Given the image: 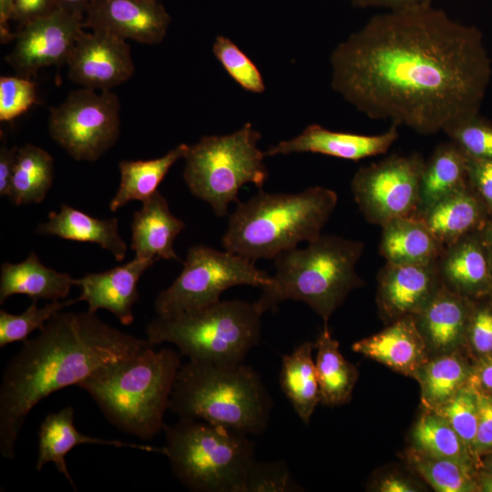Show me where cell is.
<instances>
[{
    "label": "cell",
    "mask_w": 492,
    "mask_h": 492,
    "mask_svg": "<svg viewBox=\"0 0 492 492\" xmlns=\"http://www.w3.org/2000/svg\"><path fill=\"white\" fill-rule=\"evenodd\" d=\"M425 164L419 153L394 154L359 168L351 189L364 219L382 227L396 218L416 216Z\"/></svg>",
    "instance_id": "7c38bea8"
},
{
    "label": "cell",
    "mask_w": 492,
    "mask_h": 492,
    "mask_svg": "<svg viewBox=\"0 0 492 492\" xmlns=\"http://www.w3.org/2000/svg\"><path fill=\"white\" fill-rule=\"evenodd\" d=\"M438 269L442 283L462 296L492 288V265L480 230L445 248Z\"/></svg>",
    "instance_id": "ffe728a7"
},
{
    "label": "cell",
    "mask_w": 492,
    "mask_h": 492,
    "mask_svg": "<svg viewBox=\"0 0 492 492\" xmlns=\"http://www.w3.org/2000/svg\"><path fill=\"white\" fill-rule=\"evenodd\" d=\"M433 412L444 417L468 450L473 451L478 422L477 395L474 387H462Z\"/></svg>",
    "instance_id": "74e56055"
},
{
    "label": "cell",
    "mask_w": 492,
    "mask_h": 492,
    "mask_svg": "<svg viewBox=\"0 0 492 492\" xmlns=\"http://www.w3.org/2000/svg\"><path fill=\"white\" fill-rule=\"evenodd\" d=\"M190 145L181 143L160 158L148 160H123L118 164L120 182L110 200L109 209L116 211L131 200L144 201L150 198L170 168L184 159Z\"/></svg>",
    "instance_id": "f546056e"
},
{
    "label": "cell",
    "mask_w": 492,
    "mask_h": 492,
    "mask_svg": "<svg viewBox=\"0 0 492 492\" xmlns=\"http://www.w3.org/2000/svg\"><path fill=\"white\" fill-rule=\"evenodd\" d=\"M12 1L13 0H0V38L2 43L15 40V34L12 35L8 27Z\"/></svg>",
    "instance_id": "f907efd6"
},
{
    "label": "cell",
    "mask_w": 492,
    "mask_h": 492,
    "mask_svg": "<svg viewBox=\"0 0 492 492\" xmlns=\"http://www.w3.org/2000/svg\"><path fill=\"white\" fill-rule=\"evenodd\" d=\"M84 19L63 9L20 26L6 62L21 76L30 77L38 69L67 64L83 31Z\"/></svg>",
    "instance_id": "4fadbf2b"
},
{
    "label": "cell",
    "mask_w": 492,
    "mask_h": 492,
    "mask_svg": "<svg viewBox=\"0 0 492 492\" xmlns=\"http://www.w3.org/2000/svg\"><path fill=\"white\" fill-rule=\"evenodd\" d=\"M18 148H8L5 143L0 149V195L8 196Z\"/></svg>",
    "instance_id": "7dc6e473"
},
{
    "label": "cell",
    "mask_w": 492,
    "mask_h": 492,
    "mask_svg": "<svg viewBox=\"0 0 492 492\" xmlns=\"http://www.w3.org/2000/svg\"><path fill=\"white\" fill-rule=\"evenodd\" d=\"M480 234L487 249L492 265V218H489L486 221V223L480 230Z\"/></svg>",
    "instance_id": "f5cc1de1"
},
{
    "label": "cell",
    "mask_w": 492,
    "mask_h": 492,
    "mask_svg": "<svg viewBox=\"0 0 492 492\" xmlns=\"http://www.w3.org/2000/svg\"><path fill=\"white\" fill-rule=\"evenodd\" d=\"M67 64L71 81L98 91L111 90L135 72L127 40L96 31L81 32Z\"/></svg>",
    "instance_id": "5bb4252c"
},
{
    "label": "cell",
    "mask_w": 492,
    "mask_h": 492,
    "mask_svg": "<svg viewBox=\"0 0 492 492\" xmlns=\"http://www.w3.org/2000/svg\"><path fill=\"white\" fill-rule=\"evenodd\" d=\"M261 133L251 123L227 135H209L189 147L183 179L190 192L208 203L218 217L228 214L247 183L261 190L269 171L264 151L258 148Z\"/></svg>",
    "instance_id": "9c48e42d"
},
{
    "label": "cell",
    "mask_w": 492,
    "mask_h": 492,
    "mask_svg": "<svg viewBox=\"0 0 492 492\" xmlns=\"http://www.w3.org/2000/svg\"><path fill=\"white\" fill-rule=\"evenodd\" d=\"M444 132L467 157L492 160V124L480 114L459 121Z\"/></svg>",
    "instance_id": "f35d334b"
},
{
    "label": "cell",
    "mask_w": 492,
    "mask_h": 492,
    "mask_svg": "<svg viewBox=\"0 0 492 492\" xmlns=\"http://www.w3.org/2000/svg\"><path fill=\"white\" fill-rule=\"evenodd\" d=\"M416 471L439 492H468L476 490L469 463L436 457L415 449L410 456Z\"/></svg>",
    "instance_id": "e575fe53"
},
{
    "label": "cell",
    "mask_w": 492,
    "mask_h": 492,
    "mask_svg": "<svg viewBox=\"0 0 492 492\" xmlns=\"http://www.w3.org/2000/svg\"><path fill=\"white\" fill-rule=\"evenodd\" d=\"M54 179V159L45 149L26 144L18 148L8 198L17 206L40 203Z\"/></svg>",
    "instance_id": "1f68e13d"
},
{
    "label": "cell",
    "mask_w": 492,
    "mask_h": 492,
    "mask_svg": "<svg viewBox=\"0 0 492 492\" xmlns=\"http://www.w3.org/2000/svg\"><path fill=\"white\" fill-rule=\"evenodd\" d=\"M78 299L51 301L43 307L37 306V301H32L25 312L13 314L0 311V347L15 342H24L36 329L40 330L56 313L78 302Z\"/></svg>",
    "instance_id": "d590c367"
},
{
    "label": "cell",
    "mask_w": 492,
    "mask_h": 492,
    "mask_svg": "<svg viewBox=\"0 0 492 492\" xmlns=\"http://www.w3.org/2000/svg\"><path fill=\"white\" fill-rule=\"evenodd\" d=\"M378 490L381 492H414L416 491L415 487L407 479L397 477L388 476L384 477L378 486Z\"/></svg>",
    "instance_id": "681fc988"
},
{
    "label": "cell",
    "mask_w": 492,
    "mask_h": 492,
    "mask_svg": "<svg viewBox=\"0 0 492 492\" xmlns=\"http://www.w3.org/2000/svg\"><path fill=\"white\" fill-rule=\"evenodd\" d=\"M471 313L466 297L442 284L415 319L427 347L447 354L461 343Z\"/></svg>",
    "instance_id": "603a6c76"
},
{
    "label": "cell",
    "mask_w": 492,
    "mask_h": 492,
    "mask_svg": "<svg viewBox=\"0 0 492 492\" xmlns=\"http://www.w3.org/2000/svg\"><path fill=\"white\" fill-rule=\"evenodd\" d=\"M273 401L260 374L244 363L188 361L181 364L169 409L179 418L261 435L268 425Z\"/></svg>",
    "instance_id": "8992f818"
},
{
    "label": "cell",
    "mask_w": 492,
    "mask_h": 492,
    "mask_svg": "<svg viewBox=\"0 0 492 492\" xmlns=\"http://www.w3.org/2000/svg\"><path fill=\"white\" fill-rule=\"evenodd\" d=\"M471 386L479 385L485 389L492 390V356L486 358L477 367L475 375H470Z\"/></svg>",
    "instance_id": "c3c4849f"
},
{
    "label": "cell",
    "mask_w": 492,
    "mask_h": 492,
    "mask_svg": "<svg viewBox=\"0 0 492 492\" xmlns=\"http://www.w3.org/2000/svg\"><path fill=\"white\" fill-rule=\"evenodd\" d=\"M416 217L425 221L444 249L481 230L489 219L469 184L436 201Z\"/></svg>",
    "instance_id": "cb8c5ba5"
},
{
    "label": "cell",
    "mask_w": 492,
    "mask_h": 492,
    "mask_svg": "<svg viewBox=\"0 0 492 492\" xmlns=\"http://www.w3.org/2000/svg\"><path fill=\"white\" fill-rule=\"evenodd\" d=\"M155 346L121 332L88 310L58 312L26 339L9 361L0 384V454L15 456V442L30 411L52 393L77 385L98 368Z\"/></svg>",
    "instance_id": "7a4b0ae2"
},
{
    "label": "cell",
    "mask_w": 492,
    "mask_h": 492,
    "mask_svg": "<svg viewBox=\"0 0 492 492\" xmlns=\"http://www.w3.org/2000/svg\"><path fill=\"white\" fill-rule=\"evenodd\" d=\"M164 431V455L189 490L244 492L255 460V445L247 434L192 418H179Z\"/></svg>",
    "instance_id": "52a82bcc"
},
{
    "label": "cell",
    "mask_w": 492,
    "mask_h": 492,
    "mask_svg": "<svg viewBox=\"0 0 492 492\" xmlns=\"http://www.w3.org/2000/svg\"><path fill=\"white\" fill-rule=\"evenodd\" d=\"M467 333L479 354L492 353V309L483 307L471 313Z\"/></svg>",
    "instance_id": "7bdbcfd3"
},
{
    "label": "cell",
    "mask_w": 492,
    "mask_h": 492,
    "mask_svg": "<svg viewBox=\"0 0 492 492\" xmlns=\"http://www.w3.org/2000/svg\"><path fill=\"white\" fill-rule=\"evenodd\" d=\"M84 444L106 445L114 447H130L148 452L164 454V447L127 443L119 440L103 439L78 432L74 425V409L66 406L44 418L38 431V455L36 469L42 470L46 463L55 464L59 473L69 481L73 489L77 487L69 474L65 457L75 446Z\"/></svg>",
    "instance_id": "7402d4cb"
},
{
    "label": "cell",
    "mask_w": 492,
    "mask_h": 492,
    "mask_svg": "<svg viewBox=\"0 0 492 492\" xmlns=\"http://www.w3.org/2000/svg\"><path fill=\"white\" fill-rule=\"evenodd\" d=\"M314 343L304 342L282 359L280 385L300 419L306 425L321 402L313 351Z\"/></svg>",
    "instance_id": "83f0119b"
},
{
    "label": "cell",
    "mask_w": 492,
    "mask_h": 492,
    "mask_svg": "<svg viewBox=\"0 0 492 492\" xmlns=\"http://www.w3.org/2000/svg\"><path fill=\"white\" fill-rule=\"evenodd\" d=\"M467 185L466 154L451 140L441 143L424 167L417 215L436 201Z\"/></svg>",
    "instance_id": "4dcf8cb0"
},
{
    "label": "cell",
    "mask_w": 492,
    "mask_h": 492,
    "mask_svg": "<svg viewBox=\"0 0 492 492\" xmlns=\"http://www.w3.org/2000/svg\"><path fill=\"white\" fill-rule=\"evenodd\" d=\"M364 245L360 241L321 234L303 249L293 248L274 260L275 273L254 302L263 314L287 300L312 308L328 325L349 293L364 285L356 264Z\"/></svg>",
    "instance_id": "5b68a950"
},
{
    "label": "cell",
    "mask_w": 492,
    "mask_h": 492,
    "mask_svg": "<svg viewBox=\"0 0 492 492\" xmlns=\"http://www.w3.org/2000/svg\"><path fill=\"white\" fill-rule=\"evenodd\" d=\"M398 126L391 124L380 134L364 135L333 131L321 125L307 126L296 137L271 146L266 157L292 153H315L337 159L358 161L386 153L399 138Z\"/></svg>",
    "instance_id": "e0dca14e"
},
{
    "label": "cell",
    "mask_w": 492,
    "mask_h": 492,
    "mask_svg": "<svg viewBox=\"0 0 492 492\" xmlns=\"http://www.w3.org/2000/svg\"><path fill=\"white\" fill-rule=\"evenodd\" d=\"M377 305L394 322L417 315L442 286L438 261L428 264L385 262L377 277Z\"/></svg>",
    "instance_id": "2e32d148"
},
{
    "label": "cell",
    "mask_w": 492,
    "mask_h": 492,
    "mask_svg": "<svg viewBox=\"0 0 492 492\" xmlns=\"http://www.w3.org/2000/svg\"><path fill=\"white\" fill-rule=\"evenodd\" d=\"M183 268L175 281L155 300L159 316L201 308L220 300L229 288L238 285L266 286L271 276L255 261L229 251L206 245L189 249Z\"/></svg>",
    "instance_id": "30bf717a"
},
{
    "label": "cell",
    "mask_w": 492,
    "mask_h": 492,
    "mask_svg": "<svg viewBox=\"0 0 492 492\" xmlns=\"http://www.w3.org/2000/svg\"><path fill=\"white\" fill-rule=\"evenodd\" d=\"M154 262L135 257L124 265L86 274L77 279V285L81 290L77 299L87 303L89 312L106 309L122 324L129 325L134 321L132 308L139 298L138 280Z\"/></svg>",
    "instance_id": "ac0fdd59"
},
{
    "label": "cell",
    "mask_w": 492,
    "mask_h": 492,
    "mask_svg": "<svg viewBox=\"0 0 492 492\" xmlns=\"http://www.w3.org/2000/svg\"><path fill=\"white\" fill-rule=\"evenodd\" d=\"M56 7L84 19L92 0H55Z\"/></svg>",
    "instance_id": "816d5d0a"
},
{
    "label": "cell",
    "mask_w": 492,
    "mask_h": 492,
    "mask_svg": "<svg viewBox=\"0 0 492 492\" xmlns=\"http://www.w3.org/2000/svg\"><path fill=\"white\" fill-rule=\"evenodd\" d=\"M302 488L293 479L286 463L258 462L251 465L244 492H298Z\"/></svg>",
    "instance_id": "ab89813d"
},
{
    "label": "cell",
    "mask_w": 492,
    "mask_h": 492,
    "mask_svg": "<svg viewBox=\"0 0 492 492\" xmlns=\"http://www.w3.org/2000/svg\"><path fill=\"white\" fill-rule=\"evenodd\" d=\"M443 251L419 217L396 218L382 226L379 251L386 262L428 264L438 261Z\"/></svg>",
    "instance_id": "4316f807"
},
{
    "label": "cell",
    "mask_w": 492,
    "mask_h": 492,
    "mask_svg": "<svg viewBox=\"0 0 492 492\" xmlns=\"http://www.w3.org/2000/svg\"><path fill=\"white\" fill-rule=\"evenodd\" d=\"M154 347L106 364L77 384L113 425L143 440L164 430L165 412L181 366L180 354Z\"/></svg>",
    "instance_id": "3957f363"
},
{
    "label": "cell",
    "mask_w": 492,
    "mask_h": 492,
    "mask_svg": "<svg viewBox=\"0 0 492 492\" xmlns=\"http://www.w3.org/2000/svg\"><path fill=\"white\" fill-rule=\"evenodd\" d=\"M352 349L411 376H416L428 361V347L415 316H405L392 322L383 331L354 343Z\"/></svg>",
    "instance_id": "d6986e66"
},
{
    "label": "cell",
    "mask_w": 492,
    "mask_h": 492,
    "mask_svg": "<svg viewBox=\"0 0 492 492\" xmlns=\"http://www.w3.org/2000/svg\"><path fill=\"white\" fill-rule=\"evenodd\" d=\"M261 313L255 303L220 300L169 316L158 315L147 327L154 345L170 343L190 361L241 364L260 343Z\"/></svg>",
    "instance_id": "ba28073f"
},
{
    "label": "cell",
    "mask_w": 492,
    "mask_h": 492,
    "mask_svg": "<svg viewBox=\"0 0 492 492\" xmlns=\"http://www.w3.org/2000/svg\"><path fill=\"white\" fill-rule=\"evenodd\" d=\"M170 22L160 0H92L83 26L125 40L157 45L165 38Z\"/></svg>",
    "instance_id": "9a60e30c"
},
{
    "label": "cell",
    "mask_w": 492,
    "mask_h": 492,
    "mask_svg": "<svg viewBox=\"0 0 492 492\" xmlns=\"http://www.w3.org/2000/svg\"><path fill=\"white\" fill-rule=\"evenodd\" d=\"M415 449L428 456L469 463V450L456 431L440 415L430 411L416 423Z\"/></svg>",
    "instance_id": "836d02e7"
},
{
    "label": "cell",
    "mask_w": 492,
    "mask_h": 492,
    "mask_svg": "<svg viewBox=\"0 0 492 492\" xmlns=\"http://www.w3.org/2000/svg\"><path fill=\"white\" fill-rule=\"evenodd\" d=\"M185 227V222L172 214L166 198L158 190L142 201V207L133 215L130 248L139 259L182 262L173 246Z\"/></svg>",
    "instance_id": "44dd1931"
},
{
    "label": "cell",
    "mask_w": 492,
    "mask_h": 492,
    "mask_svg": "<svg viewBox=\"0 0 492 492\" xmlns=\"http://www.w3.org/2000/svg\"><path fill=\"white\" fill-rule=\"evenodd\" d=\"M480 487L483 491L492 492V474L487 475L481 479Z\"/></svg>",
    "instance_id": "db71d44e"
},
{
    "label": "cell",
    "mask_w": 492,
    "mask_h": 492,
    "mask_svg": "<svg viewBox=\"0 0 492 492\" xmlns=\"http://www.w3.org/2000/svg\"><path fill=\"white\" fill-rule=\"evenodd\" d=\"M337 201L335 191L321 186L298 193L261 190L248 200L237 202L221 244L252 261L274 259L321 235Z\"/></svg>",
    "instance_id": "277c9868"
},
{
    "label": "cell",
    "mask_w": 492,
    "mask_h": 492,
    "mask_svg": "<svg viewBox=\"0 0 492 492\" xmlns=\"http://www.w3.org/2000/svg\"><path fill=\"white\" fill-rule=\"evenodd\" d=\"M330 64L331 87L347 103L422 135L478 115L492 76L481 30L433 5L373 15Z\"/></svg>",
    "instance_id": "6da1fadb"
},
{
    "label": "cell",
    "mask_w": 492,
    "mask_h": 492,
    "mask_svg": "<svg viewBox=\"0 0 492 492\" xmlns=\"http://www.w3.org/2000/svg\"><path fill=\"white\" fill-rule=\"evenodd\" d=\"M470 373L456 354L427 361L418 371L423 404L433 411L446 403L469 380Z\"/></svg>",
    "instance_id": "d6a6232c"
},
{
    "label": "cell",
    "mask_w": 492,
    "mask_h": 492,
    "mask_svg": "<svg viewBox=\"0 0 492 492\" xmlns=\"http://www.w3.org/2000/svg\"><path fill=\"white\" fill-rule=\"evenodd\" d=\"M436 0H350L355 8H379L385 11H396L423 5H431Z\"/></svg>",
    "instance_id": "bcb514c9"
},
{
    "label": "cell",
    "mask_w": 492,
    "mask_h": 492,
    "mask_svg": "<svg viewBox=\"0 0 492 492\" xmlns=\"http://www.w3.org/2000/svg\"><path fill=\"white\" fill-rule=\"evenodd\" d=\"M212 52L228 75L244 90L255 94L265 90V84L254 62L230 38L218 36Z\"/></svg>",
    "instance_id": "8d00e7d4"
},
{
    "label": "cell",
    "mask_w": 492,
    "mask_h": 492,
    "mask_svg": "<svg viewBox=\"0 0 492 492\" xmlns=\"http://www.w3.org/2000/svg\"><path fill=\"white\" fill-rule=\"evenodd\" d=\"M120 104L111 90L82 87L50 108L48 132L76 160L100 159L119 137Z\"/></svg>",
    "instance_id": "8fae6325"
},
{
    "label": "cell",
    "mask_w": 492,
    "mask_h": 492,
    "mask_svg": "<svg viewBox=\"0 0 492 492\" xmlns=\"http://www.w3.org/2000/svg\"><path fill=\"white\" fill-rule=\"evenodd\" d=\"M477 395L478 422L473 451L480 453L492 448V397L478 390Z\"/></svg>",
    "instance_id": "ee69618b"
},
{
    "label": "cell",
    "mask_w": 492,
    "mask_h": 492,
    "mask_svg": "<svg viewBox=\"0 0 492 492\" xmlns=\"http://www.w3.org/2000/svg\"><path fill=\"white\" fill-rule=\"evenodd\" d=\"M37 102L36 85L24 76L0 77V120L11 122Z\"/></svg>",
    "instance_id": "60d3db41"
},
{
    "label": "cell",
    "mask_w": 492,
    "mask_h": 492,
    "mask_svg": "<svg viewBox=\"0 0 492 492\" xmlns=\"http://www.w3.org/2000/svg\"><path fill=\"white\" fill-rule=\"evenodd\" d=\"M55 0H13L10 20L20 26L45 16L56 9Z\"/></svg>",
    "instance_id": "f6af8a7d"
},
{
    "label": "cell",
    "mask_w": 492,
    "mask_h": 492,
    "mask_svg": "<svg viewBox=\"0 0 492 492\" xmlns=\"http://www.w3.org/2000/svg\"><path fill=\"white\" fill-rule=\"evenodd\" d=\"M466 171L470 188L492 218V160L466 156Z\"/></svg>",
    "instance_id": "b9f144b4"
},
{
    "label": "cell",
    "mask_w": 492,
    "mask_h": 492,
    "mask_svg": "<svg viewBox=\"0 0 492 492\" xmlns=\"http://www.w3.org/2000/svg\"><path fill=\"white\" fill-rule=\"evenodd\" d=\"M38 234L57 236L76 241L93 242L108 251L118 261L124 260L128 246L118 233V220H99L67 204L52 211L48 220L39 224Z\"/></svg>",
    "instance_id": "484cf974"
},
{
    "label": "cell",
    "mask_w": 492,
    "mask_h": 492,
    "mask_svg": "<svg viewBox=\"0 0 492 492\" xmlns=\"http://www.w3.org/2000/svg\"><path fill=\"white\" fill-rule=\"evenodd\" d=\"M77 280L44 265L32 251L19 263L4 262L0 275V304L14 294H26L32 301H59L66 298Z\"/></svg>",
    "instance_id": "d4e9b609"
},
{
    "label": "cell",
    "mask_w": 492,
    "mask_h": 492,
    "mask_svg": "<svg viewBox=\"0 0 492 492\" xmlns=\"http://www.w3.org/2000/svg\"><path fill=\"white\" fill-rule=\"evenodd\" d=\"M315 368L320 386L321 403L340 405L351 400L358 373L339 349V342L333 338L328 325L319 333L314 342Z\"/></svg>",
    "instance_id": "f1b7e54d"
},
{
    "label": "cell",
    "mask_w": 492,
    "mask_h": 492,
    "mask_svg": "<svg viewBox=\"0 0 492 492\" xmlns=\"http://www.w3.org/2000/svg\"><path fill=\"white\" fill-rule=\"evenodd\" d=\"M491 470H492V463H491Z\"/></svg>",
    "instance_id": "11a10c76"
}]
</instances>
